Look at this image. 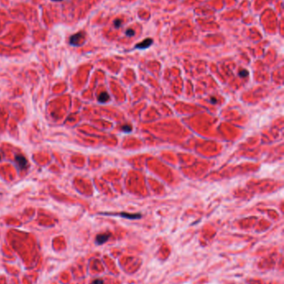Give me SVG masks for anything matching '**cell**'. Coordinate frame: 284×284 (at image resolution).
<instances>
[{"instance_id":"obj_1","label":"cell","mask_w":284,"mask_h":284,"mask_svg":"<svg viewBox=\"0 0 284 284\" xmlns=\"http://www.w3.org/2000/svg\"><path fill=\"white\" fill-rule=\"evenodd\" d=\"M84 39V34L82 33H78L74 34L70 37L69 43L73 46H80L82 43L81 41Z\"/></svg>"},{"instance_id":"obj_2","label":"cell","mask_w":284,"mask_h":284,"mask_svg":"<svg viewBox=\"0 0 284 284\" xmlns=\"http://www.w3.org/2000/svg\"><path fill=\"white\" fill-rule=\"evenodd\" d=\"M15 160H16V162H17V164L18 165V166H19L21 169H24L25 167L27 166V161L24 156L18 155V156H16Z\"/></svg>"},{"instance_id":"obj_3","label":"cell","mask_w":284,"mask_h":284,"mask_svg":"<svg viewBox=\"0 0 284 284\" xmlns=\"http://www.w3.org/2000/svg\"><path fill=\"white\" fill-rule=\"evenodd\" d=\"M110 237L109 233H102V234H98L96 237V243L98 244H103L105 242H107L108 240V238Z\"/></svg>"},{"instance_id":"obj_4","label":"cell","mask_w":284,"mask_h":284,"mask_svg":"<svg viewBox=\"0 0 284 284\" xmlns=\"http://www.w3.org/2000/svg\"><path fill=\"white\" fill-rule=\"evenodd\" d=\"M152 43H153V40L151 39V38H147L146 40L143 41L142 43L137 44L136 47H137V48H139V49H145V48H147L149 46H151V44H152Z\"/></svg>"},{"instance_id":"obj_5","label":"cell","mask_w":284,"mask_h":284,"mask_svg":"<svg viewBox=\"0 0 284 284\" xmlns=\"http://www.w3.org/2000/svg\"><path fill=\"white\" fill-rule=\"evenodd\" d=\"M116 215H119V216H121V217L129 219H140L141 218V214H128V213H120V214H117Z\"/></svg>"},{"instance_id":"obj_6","label":"cell","mask_w":284,"mask_h":284,"mask_svg":"<svg viewBox=\"0 0 284 284\" xmlns=\"http://www.w3.org/2000/svg\"><path fill=\"white\" fill-rule=\"evenodd\" d=\"M109 95L108 93L106 92H101L99 96H98V101L101 102V103H104V102H107L108 100H109Z\"/></svg>"},{"instance_id":"obj_7","label":"cell","mask_w":284,"mask_h":284,"mask_svg":"<svg viewBox=\"0 0 284 284\" xmlns=\"http://www.w3.org/2000/svg\"><path fill=\"white\" fill-rule=\"evenodd\" d=\"M121 129H122V131H123L124 132L132 131V127L130 126V125H123V126H122V128Z\"/></svg>"},{"instance_id":"obj_8","label":"cell","mask_w":284,"mask_h":284,"mask_svg":"<svg viewBox=\"0 0 284 284\" xmlns=\"http://www.w3.org/2000/svg\"><path fill=\"white\" fill-rule=\"evenodd\" d=\"M248 72L247 70H242L239 72V76H242V77H246V76H248Z\"/></svg>"},{"instance_id":"obj_9","label":"cell","mask_w":284,"mask_h":284,"mask_svg":"<svg viewBox=\"0 0 284 284\" xmlns=\"http://www.w3.org/2000/svg\"><path fill=\"white\" fill-rule=\"evenodd\" d=\"M126 35L129 36V37L133 36L134 35V31L133 30V29H128V30L126 31Z\"/></svg>"},{"instance_id":"obj_10","label":"cell","mask_w":284,"mask_h":284,"mask_svg":"<svg viewBox=\"0 0 284 284\" xmlns=\"http://www.w3.org/2000/svg\"><path fill=\"white\" fill-rule=\"evenodd\" d=\"M121 23H122V21H121L120 19H116V20L114 21L115 27H120V26H121Z\"/></svg>"},{"instance_id":"obj_11","label":"cell","mask_w":284,"mask_h":284,"mask_svg":"<svg viewBox=\"0 0 284 284\" xmlns=\"http://www.w3.org/2000/svg\"><path fill=\"white\" fill-rule=\"evenodd\" d=\"M93 284H104V282H103V280L97 279V280H95V281L93 282Z\"/></svg>"},{"instance_id":"obj_12","label":"cell","mask_w":284,"mask_h":284,"mask_svg":"<svg viewBox=\"0 0 284 284\" xmlns=\"http://www.w3.org/2000/svg\"><path fill=\"white\" fill-rule=\"evenodd\" d=\"M211 102H212L213 104H215V103L217 102V101H216V99H215V98H212V99H211Z\"/></svg>"},{"instance_id":"obj_13","label":"cell","mask_w":284,"mask_h":284,"mask_svg":"<svg viewBox=\"0 0 284 284\" xmlns=\"http://www.w3.org/2000/svg\"><path fill=\"white\" fill-rule=\"evenodd\" d=\"M52 1H55V2H60V1H63V0H52Z\"/></svg>"},{"instance_id":"obj_14","label":"cell","mask_w":284,"mask_h":284,"mask_svg":"<svg viewBox=\"0 0 284 284\" xmlns=\"http://www.w3.org/2000/svg\"><path fill=\"white\" fill-rule=\"evenodd\" d=\"M0 159H1V156H0Z\"/></svg>"}]
</instances>
